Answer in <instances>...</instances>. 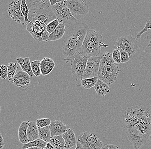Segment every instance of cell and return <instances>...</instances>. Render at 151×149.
Wrapping results in <instances>:
<instances>
[{"instance_id": "5b68a950", "label": "cell", "mask_w": 151, "mask_h": 149, "mask_svg": "<svg viewBox=\"0 0 151 149\" xmlns=\"http://www.w3.org/2000/svg\"><path fill=\"white\" fill-rule=\"evenodd\" d=\"M143 122H151V111L146 107H132L124 112L123 118L124 128Z\"/></svg>"}, {"instance_id": "9a60e30c", "label": "cell", "mask_w": 151, "mask_h": 149, "mask_svg": "<svg viewBox=\"0 0 151 149\" xmlns=\"http://www.w3.org/2000/svg\"><path fill=\"white\" fill-rule=\"evenodd\" d=\"M21 3L22 1H12L9 4L7 11L9 17L13 20L23 25L26 23L21 10Z\"/></svg>"}, {"instance_id": "ac0fdd59", "label": "cell", "mask_w": 151, "mask_h": 149, "mask_svg": "<svg viewBox=\"0 0 151 149\" xmlns=\"http://www.w3.org/2000/svg\"><path fill=\"white\" fill-rule=\"evenodd\" d=\"M62 136L65 143V149L70 148L76 145V137L73 129L70 128L66 130Z\"/></svg>"}, {"instance_id": "74e56055", "label": "cell", "mask_w": 151, "mask_h": 149, "mask_svg": "<svg viewBox=\"0 0 151 149\" xmlns=\"http://www.w3.org/2000/svg\"><path fill=\"white\" fill-rule=\"evenodd\" d=\"M101 149H120L118 146L114 144L106 143L103 146Z\"/></svg>"}, {"instance_id": "8992f818", "label": "cell", "mask_w": 151, "mask_h": 149, "mask_svg": "<svg viewBox=\"0 0 151 149\" xmlns=\"http://www.w3.org/2000/svg\"><path fill=\"white\" fill-rule=\"evenodd\" d=\"M87 60L88 57L82 56L78 53L70 61L71 71L77 86H81L82 77L86 66Z\"/></svg>"}, {"instance_id": "1f68e13d", "label": "cell", "mask_w": 151, "mask_h": 149, "mask_svg": "<svg viewBox=\"0 0 151 149\" xmlns=\"http://www.w3.org/2000/svg\"><path fill=\"white\" fill-rule=\"evenodd\" d=\"M148 29H151V17L148 18L146 20V26L144 27V29L142 30L141 31L139 32L137 35V38L140 39L142 35L144 33L148 32ZM151 47V37L150 39V42L148 46H147V48Z\"/></svg>"}, {"instance_id": "d4e9b609", "label": "cell", "mask_w": 151, "mask_h": 149, "mask_svg": "<svg viewBox=\"0 0 151 149\" xmlns=\"http://www.w3.org/2000/svg\"><path fill=\"white\" fill-rule=\"evenodd\" d=\"M50 143L55 149H65V143L62 135L52 137Z\"/></svg>"}, {"instance_id": "4316f807", "label": "cell", "mask_w": 151, "mask_h": 149, "mask_svg": "<svg viewBox=\"0 0 151 149\" xmlns=\"http://www.w3.org/2000/svg\"><path fill=\"white\" fill-rule=\"evenodd\" d=\"M47 143V142L39 138L32 142H29L27 144H23L22 149H26L31 147H38L40 148L45 149Z\"/></svg>"}, {"instance_id": "7a4b0ae2", "label": "cell", "mask_w": 151, "mask_h": 149, "mask_svg": "<svg viewBox=\"0 0 151 149\" xmlns=\"http://www.w3.org/2000/svg\"><path fill=\"white\" fill-rule=\"evenodd\" d=\"M121 71L119 64L113 60L112 54L107 52L104 53L101 57L99 79L110 85L117 81Z\"/></svg>"}, {"instance_id": "603a6c76", "label": "cell", "mask_w": 151, "mask_h": 149, "mask_svg": "<svg viewBox=\"0 0 151 149\" xmlns=\"http://www.w3.org/2000/svg\"><path fill=\"white\" fill-rule=\"evenodd\" d=\"M65 31V24L59 23L56 29L49 35V41H56L60 40L64 37Z\"/></svg>"}, {"instance_id": "d6a6232c", "label": "cell", "mask_w": 151, "mask_h": 149, "mask_svg": "<svg viewBox=\"0 0 151 149\" xmlns=\"http://www.w3.org/2000/svg\"><path fill=\"white\" fill-rule=\"evenodd\" d=\"M36 122L38 128H41L50 126L52 122L50 119L42 118L38 119Z\"/></svg>"}, {"instance_id": "5bb4252c", "label": "cell", "mask_w": 151, "mask_h": 149, "mask_svg": "<svg viewBox=\"0 0 151 149\" xmlns=\"http://www.w3.org/2000/svg\"><path fill=\"white\" fill-rule=\"evenodd\" d=\"M31 78L28 73L20 70L13 78L9 80L8 83L19 87L21 91H27L31 83Z\"/></svg>"}, {"instance_id": "60d3db41", "label": "cell", "mask_w": 151, "mask_h": 149, "mask_svg": "<svg viewBox=\"0 0 151 149\" xmlns=\"http://www.w3.org/2000/svg\"><path fill=\"white\" fill-rule=\"evenodd\" d=\"M76 147L75 149H85L84 148H83L82 144L79 141H77V143H76Z\"/></svg>"}, {"instance_id": "836d02e7", "label": "cell", "mask_w": 151, "mask_h": 149, "mask_svg": "<svg viewBox=\"0 0 151 149\" xmlns=\"http://www.w3.org/2000/svg\"><path fill=\"white\" fill-rule=\"evenodd\" d=\"M59 23L57 19L51 22L47 25V30L49 34H51L55 31L57 27L59 25Z\"/></svg>"}, {"instance_id": "e0dca14e", "label": "cell", "mask_w": 151, "mask_h": 149, "mask_svg": "<svg viewBox=\"0 0 151 149\" xmlns=\"http://www.w3.org/2000/svg\"><path fill=\"white\" fill-rule=\"evenodd\" d=\"M52 137L55 135H62L67 130L65 124L59 120L52 122L50 126Z\"/></svg>"}, {"instance_id": "52a82bcc", "label": "cell", "mask_w": 151, "mask_h": 149, "mask_svg": "<svg viewBox=\"0 0 151 149\" xmlns=\"http://www.w3.org/2000/svg\"><path fill=\"white\" fill-rule=\"evenodd\" d=\"M114 48L117 49L120 51L126 52L128 53L131 58L139 48L138 45V41L136 39L130 35L118 38Z\"/></svg>"}, {"instance_id": "9c48e42d", "label": "cell", "mask_w": 151, "mask_h": 149, "mask_svg": "<svg viewBox=\"0 0 151 149\" xmlns=\"http://www.w3.org/2000/svg\"><path fill=\"white\" fill-rule=\"evenodd\" d=\"M51 8L59 23L67 24L76 22L78 21L72 15L65 1H61L52 6Z\"/></svg>"}, {"instance_id": "8fae6325", "label": "cell", "mask_w": 151, "mask_h": 149, "mask_svg": "<svg viewBox=\"0 0 151 149\" xmlns=\"http://www.w3.org/2000/svg\"><path fill=\"white\" fill-rule=\"evenodd\" d=\"M85 149H101L103 142L94 132H85L78 137V140Z\"/></svg>"}, {"instance_id": "f35d334b", "label": "cell", "mask_w": 151, "mask_h": 149, "mask_svg": "<svg viewBox=\"0 0 151 149\" xmlns=\"http://www.w3.org/2000/svg\"><path fill=\"white\" fill-rule=\"evenodd\" d=\"M0 149H2L3 148L4 146V138L3 137L2 135L1 134H0Z\"/></svg>"}, {"instance_id": "e575fe53", "label": "cell", "mask_w": 151, "mask_h": 149, "mask_svg": "<svg viewBox=\"0 0 151 149\" xmlns=\"http://www.w3.org/2000/svg\"><path fill=\"white\" fill-rule=\"evenodd\" d=\"M112 56L113 60L117 64H120L122 63L121 57V53L117 49H114L113 50Z\"/></svg>"}, {"instance_id": "cb8c5ba5", "label": "cell", "mask_w": 151, "mask_h": 149, "mask_svg": "<svg viewBox=\"0 0 151 149\" xmlns=\"http://www.w3.org/2000/svg\"><path fill=\"white\" fill-rule=\"evenodd\" d=\"M94 87L96 93L99 96H105L110 91L109 86L99 79Z\"/></svg>"}, {"instance_id": "ab89813d", "label": "cell", "mask_w": 151, "mask_h": 149, "mask_svg": "<svg viewBox=\"0 0 151 149\" xmlns=\"http://www.w3.org/2000/svg\"><path fill=\"white\" fill-rule=\"evenodd\" d=\"M62 1H57V0H50V2L51 5V6L55 5L58 3Z\"/></svg>"}, {"instance_id": "7402d4cb", "label": "cell", "mask_w": 151, "mask_h": 149, "mask_svg": "<svg viewBox=\"0 0 151 149\" xmlns=\"http://www.w3.org/2000/svg\"><path fill=\"white\" fill-rule=\"evenodd\" d=\"M27 135L29 142L39 139L38 128L35 122H30L27 130Z\"/></svg>"}, {"instance_id": "3957f363", "label": "cell", "mask_w": 151, "mask_h": 149, "mask_svg": "<svg viewBox=\"0 0 151 149\" xmlns=\"http://www.w3.org/2000/svg\"><path fill=\"white\" fill-rule=\"evenodd\" d=\"M134 148L139 149L146 144L151 135V122H143L124 128Z\"/></svg>"}, {"instance_id": "b9f144b4", "label": "cell", "mask_w": 151, "mask_h": 149, "mask_svg": "<svg viewBox=\"0 0 151 149\" xmlns=\"http://www.w3.org/2000/svg\"><path fill=\"white\" fill-rule=\"evenodd\" d=\"M45 149H55V148L50 143H47Z\"/></svg>"}, {"instance_id": "4dcf8cb0", "label": "cell", "mask_w": 151, "mask_h": 149, "mask_svg": "<svg viewBox=\"0 0 151 149\" xmlns=\"http://www.w3.org/2000/svg\"><path fill=\"white\" fill-rule=\"evenodd\" d=\"M21 10L22 13L24 17L25 22L26 23L27 22H31L29 21L28 19V15L30 11L28 9V6L26 4V0H22V3L21 4Z\"/></svg>"}, {"instance_id": "d590c367", "label": "cell", "mask_w": 151, "mask_h": 149, "mask_svg": "<svg viewBox=\"0 0 151 149\" xmlns=\"http://www.w3.org/2000/svg\"><path fill=\"white\" fill-rule=\"evenodd\" d=\"M1 68V75L0 77L3 80H5L7 77H8L7 75V66L5 65H2L0 67Z\"/></svg>"}, {"instance_id": "484cf974", "label": "cell", "mask_w": 151, "mask_h": 149, "mask_svg": "<svg viewBox=\"0 0 151 149\" xmlns=\"http://www.w3.org/2000/svg\"><path fill=\"white\" fill-rule=\"evenodd\" d=\"M38 131L40 139L42 140L47 143H50L52 136L50 127L47 126L43 128H38Z\"/></svg>"}, {"instance_id": "f1b7e54d", "label": "cell", "mask_w": 151, "mask_h": 149, "mask_svg": "<svg viewBox=\"0 0 151 149\" xmlns=\"http://www.w3.org/2000/svg\"><path fill=\"white\" fill-rule=\"evenodd\" d=\"M40 63H41V61L38 60L31 62L32 71L36 77H40L41 74Z\"/></svg>"}, {"instance_id": "7bdbcfd3", "label": "cell", "mask_w": 151, "mask_h": 149, "mask_svg": "<svg viewBox=\"0 0 151 149\" xmlns=\"http://www.w3.org/2000/svg\"><path fill=\"white\" fill-rule=\"evenodd\" d=\"M26 149H43L42 148H38V147H31V148H28Z\"/></svg>"}, {"instance_id": "44dd1931", "label": "cell", "mask_w": 151, "mask_h": 149, "mask_svg": "<svg viewBox=\"0 0 151 149\" xmlns=\"http://www.w3.org/2000/svg\"><path fill=\"white\" fill-rule=\"evenodd\" d=\"M17 61L20 66L22 71L28 73L31 78L35 76L32 71L31 62L29 57L17 58Z\"/></svg>"}, {"instance_id": "ffe728a7", "label": "cell", "mask_w": 151, "mask_h": 149, "mask_svg": "<svg viewBox=\"0 0 151 149\" xmlns=\"http://www.w3.org/2000/svg\"><path fill=\"white\" fill-rule=\"evenodd\" d=\"M30 122V121L23 122L19 127V140L20 142L23 144H27L29 142L27 135V130Z\"/></svg>"}, {"instance_id": "277c9868", "label": "cell", "mask_w": 151, "mask_h": 149, "mask_svg": "<svg viewBox=\"0 0 151 149\" xmlns=\"http://www.w3.org/2000/svg\"><path fill=\"white\" fill-rule=\"evenodd\" d=\"M103 38L97 30L91 29L87 34L83 45L78 52L80 55L87 57H96L100 54L101 47H108L102 42Z\"/></svg>"}, {"instance_id": "83f0119b", "label": "cell", "mask_w": 151, "mask_h": 149, "mask_svg": "<svg viewBox=\"0 0 151 149\" xmlns=\"http://www.w3.org/2000/svg\"><path fill=\"white\" fill-rule=\"evenodd\" d=\"M98 80L99 78L98 77L82 80L81 83V86L83 87L86 89H89L94 86L97 83Z\"/></svg>"}, {"instance_id": "2e32d148", "label": "cell", "mask_w": 151, "mask_h": 149, "mask_svg": "<svg viewBox=\"0 0 151 149\" xmlns=\"http://www.w3.org/2000/svg\"><path fill=\"white\" fill-rule=\"evenodd\" d=\"M26 4L30 11L48 9L52 6L50 0H27Z\"/></svg>"}, {"instance_id": "ee69618b", "label": "cell", "mask_w": 151, "mask_h": 149, "mask_svg": "<svg viewBox=\"0 0 151 149\" xmlns=\"http://www.w3.org/2000/svg\"><path fill=\"white\" fill-rule=\"evenodd\" d=\"M150 140H151V135H150Z\"/></svg>"}, {"instance_id": "d6986e66", "label": "cell", "mask_w": 151, "mask_h": 149, "mask_svg": "<svg viewBox=\"0 0 151 149\" xmlns=\"http://www.w3.org/2000/svg\"><path fill=\"white\" fill-rule=\"evenodd\" d=\"M55 63L52 59L45 57L40 63V70L42 76L50 74L55 66Z\"/></svg>"}, {"instance_id": "8d00e7d4", "label": "cell", "mask_w": 151, "mask_h": 149, "mask_svg": "<svg viewBox=\"0 0 151 149\" xmlns=\"http://www.w3.org/2000/svg\"><path fill=\"white\" fill-rule=\"evenodd\" d=\"M120 53L122 63H124L129 62L130 57L128 53L123 51H121Z\"/></svg>"}, {"instance_id": "f546056e", "label": "cell", "mask_w": 151, "mask_h": 149, "mask_svg": "<svg viewBox=\"0 0 151 149\" xmlns=\"http://www.w3.org/2000/svg\"><path fill=\"white\" fill-rule=\"evenodd\" d=\"M7 75L9 79H12L16 75V71L18 68L17 63H9L7 65Z\"/></svg>"}, {"instance_id": "ba28073f", "label": "cell", "mask_w": 151, "mask_h": 149, "mask_svg": "<svg viewBox=\"0 0 151 149\" xmlns=\"http://www.w3.org/2000/svg\"><path fill=\"white\" fill-rule=\"evenodd\" d=\"M26 29L31 34L34 40L38 42L49 41L50 34L47 30V25L41 21H36L35 23L27 22Z\"/></svg>"}, {"instance_id": "30bf717a", "label": "cell", "mask_w": 151, "mask_h": 149, "mask_svg": "<svg viewBox=\"0 0 151 149\" xmlns=\"http://www.w3.org/2000/svg\"><path fill=\"white\" fill-rule=\"evenodd\" d=\"M65 2L72 15L77 20L84 17L89 12V7L86 0H68Z\"/></svg>"}, {"instance_id": "6da1fadb", "label": "cell", "mask_w": 151, "mask_h": 149, "mask_svg": "<svg viewBox=\"0 0 151 149\" xmlns=\"http://www.w3.org/2000/svg\"><path fill=\"white\" fill-rule=\"evenodd\" d=\"M65 25L63 54L70 61L78 53L90 30L88 24L85 23L73 22Z\"/></svg>"}, {"instance_id": "7c38bea8", "label": "cell", "mask_w": 151, "mask_h": 149, "mask_svg": "<svg viewBox=\"0 0 151 149\" xmlns=\"http://www.w3.org/2000/svg\"><path fill=\"white\" fill-rule=\"evenodd\" d=\"M55 19H57L56 16L51 7L48 9L30 11L28 15V19L32 23H35L36 21H39L44 22L47 25Z\"/></svg>"}, {"instance_id": "4fadbf2b", "label": "cell", "mask_w": 151, "mask_h": 149, "mask_svg": "<svg viewBox=\"0 0 151 149\" xmlns=\"http://www.w3.org/2000/svg\"><path fill=\"white\" fill-rule=\"evenodd\" d=\"M100 63L101 57H88L86 66L83 74L82 80L98 77Z\"/></svg>"}]
</instances>
